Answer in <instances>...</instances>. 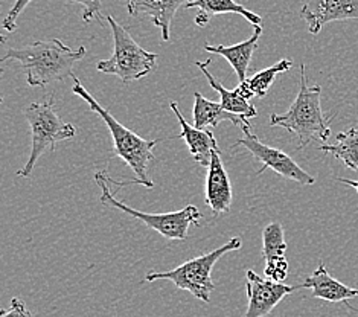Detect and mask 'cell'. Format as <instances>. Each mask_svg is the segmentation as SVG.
Masks as SVG:
<instances>
[{"instance_id":"6da1fadb","label":"cell","mask_w":358,"mask_h":317,"mask_svg":"<svg viewBox=\"0 0 358 317\" xmlns=\"http://www.w3.org/2000/svg\"><path fill=\"white\" fill-rule=\"evenodd\" d=\"M72 80H73L72 92L75 95H78L84 102H87L93 113H96L107 125L108 132L113 138L115 156L124 160L136 174L134 180H129V182L125 183L116 182L115 178L107 176L108 183L117 186L116 192L121 190V186H127V185H142V186H147L148 190H152V188H155V183H152V180L150 177V165L156 160L152 150H155L159 141H147L136 134L134 132L129 130V128L124 127L107 108L102 107L99 102L90 95L89 90L84 87L81 81L76 78L75 75L72 76Z\"/></svg>"},{"instance_id":"7a4b0ae2","label":"cell","mask_w":358,"mask_h":317,"mask_svg":"<svg viewBox=\"0 0 358 317\" xmlns=\"http://www.w3.org/2000/svg\"><path fill=\"white\" fill-rule=\"evenodd\" d=\"M86 57V48H71L59 38L40 40L22 48L8 49L2 62L20 63L31 87H45L52 81L72 78L73 64Z\"/></svg>"},{"instance_id":"3957f363","label":"cell","mask_w":358,"mask_h":317,"mask_svg":"<svg viewBox=\"0 0 358 317\" xmlns=\"http://www.w3.org/2000/svg\"><path fill=\"white\" fill-rule=\"evenodd\" d=\"M301 87L296 99L284 115H271L270 127L285 128L288 133L296 134L299 139L297 150L306 145L320 141L325 143L331 136V116L323 115L320 85H308L305 73V64L301 66Z\"/></svg>"},{"instance_id":"277c9868","label":"cell","mask_w":358,"mask_h":317,"mask_svg":"<svg viewBox=\"0 0 358 317\" xmlns=\"http://www.w3.org/2000/svg\"><path fill=\"white\" fill-rule=\"evenodd\" d=\"M107 22L115 40L113 55L107 59H99L96 69L101 73L117 76L124 84L138 81L155 71L157 67V54L143 49L127 28L116 22L113 15H107Z\"/></svg>"},{"instance_id":"5b68a950","label":"cell","mask_w":358,"mask_h":317,"mask_svg":"<svg viewBox=\"0 0 358 317\" xmlns=\"http://www.w3.org/2000/svg\"><path fill=\"white\" fill-rule=\"evenodd\" d=\"M241 238H232L226 244L215 248V251L186 261L173 270L150 272L145 281H171L177 288L189 291L194 297L209 304L210 293L215 290V284L212 281V270H214L215 264L220 261L221 256H224L229 252L238 251V248H241Z\"/></svg>"},{"instance_id":"8992f818","label":"cell","mask_w":358,"mask_h":317,"mask_svg":"<svg viewBox=\"0 0 358 317\" xmlns=\"http://www.w3.org/2000/svg\"><path fill=\"white\" fill-rule=\"evenodd\" d=\"M95 182L101 188L99 200L102 204L122 211L127 213V216L134 217L136 220L145 223V225H147L150 229L156 230V232H159L166 239H173V241H185V239H187L189 227L192 225L200 226V220L203 218V216L197 208L192 206V204H187L186 208H183L180 211H176V212L147 213V212H142V211L127 206L125 203L119 202L116 199L115 192L110 191V186L112 185L108 183L106 171H102V169L96 171Z\"/></svg>"},{"instance_id":"52a82bcc","label":"cell","mask_w":358,"mask_h":317,"mask_svg":"<svg viewBox=\"0 0 358 317\" xmlns=\"http://www.w3.org/2000/svg\"><path fill=\"white\" fill-rule=\"evenodd\" d=\"M23 115L31 127L32 145L29 159L17 176L29 177L41 154L48 150H55L58 142L72 139L76 134V128L69 122H64L57 115L54 108V95L46 97V99L41 102H34L27 110H23Z\"/></svg>"},{"instance_id":"ba28073f","label":"cell","mask_w":358,"mask_h":317,"mask_svg":"<svg viewBox=\"0 0 358 317\" xmlns=\"http://www.w3.org/2000/svg\"><path fill=\"white\" fill-rule=\"evenodd\" d=\"M236 147L245 148L255 159L262 162V167L258 171V174H262L264 171L270 168L275 171L276 174L293 180L296 183H301V185L315 183V178L306 173L302 167L297 165L293 160V157H289L284 151L261 142L257 134L253 133L244 134L241 139L236 141Z\"/></svg>"},{"instance_id":"9c48e42d","label":"cell","mask_w":358,"mask_h":317,"mask_svg":"<svg viewBox=\"0 0 358 317\" xmlns=\"http://www.w3.org/2000/svg\"><path fill=\"white\" fill-rule=\"evenodd\" d=\"M249 305L244 317H266L275 307L293 291L301 290V286H285L282 282H275L268 278H261L253 270L247 272L245 281Z\"/></svg>"},{"instance_id":"30bf717a","label":"cell","mask_w":358,"mask_h":317,"mask_svg":"<svg viewBox=\"0 0 358 317\" xmlns=\"http://www.w3.org/2000/svg\"><path fill=\"white\" fill-rule=\"evenodd\" d=\"M301 15L308 32L317 36L331 22L358 20V0H305Z\"/></svg>"},{"instance_id":"8fae6325","label":"cell","mask_w":358,"mask_h":317,"mask_svg":"<svg viewBox=\"0 0 358 317\" xmlns=\"http://www.w3.org/2000/svg\"><path fill=\"white\" fill-rule=\"evenodd\" d=\"M204 202L215 216L227 213L232 206V186L227 171L221 160V150L212 153V160L208 168L206 188H204Z\"/></svg>"},{"instance_id":"7c38bea8","label":"cell","mask_w":358,"mask_h":317,"mask_svg":"<svg viewBox=\"0 0 358 317\" xmlns=\"http://www.w3.org/2000/svg\"><path fill=\"white\" fill-rule=\"evenodd\" d=\"M125 2L130 15H148L152 24L160 29L164 41H168L177 10L192 0H125Z\"/></svg>"},{"instance_id":"4fadbf2b","label":"cell","mask_w":358,"mask_h":317,"mask_svg":"<svg viewBox=\"0 0 358 317\" xmlns=\"http://www.w3.org/2000/svg\"><path fill=\"white\" fill-rule=\"evenodd\" d=\"M301 287L311 288L314 297L322 299V301H327V302H332V304L343 302L345 305L351 308V310H354V308L349 305V299L358 297V288L348 287L342 284L340 281H337L336 278H332L323 262H320V265L314 270L311 276H308L302 282Z\"/></svg>"},{"instance_id":"5bb4252c","label":"cell","mask_w":358,"mask_h":317,"mask_svg":"<svg viewBox=\"0 0 358 317\" xmlns=\"http://www.w3.org/2000/svg\"><path fill=\"white\" fill-rule=\"evenodd\" d=\"M169 107H171V110L174 111L177 121H178V124H180V128H182L180 136H178V138L186 142L187 148H189L192 157L195 159L197 164H200L201 167L209 168L210 160H212V153H214L215 150H220L214 133L208 132V130H200V128H195V127L189 125V122H187L183 118L177 102L173 101L171 104H169Z\"/></svg>"},{"instance_id":"9a60e30c","label":"cell","mask_w":358,"mask_h":317,"mask_svg":"<svg viewBox=\"0 0 358 317\" xmlns=\"http://www.w3.org/2000/svg\"><path fill=\"white\" fill-rule=\"evenodd\" d=\"M194 98H195V102H194L192 118H194L195 128L206 130L208 127H218L221 122L229 121L234 125L240 127L244 132V134L252 133V125L249 122V119L238 116L235 113H230V111L221 107L220 102L209 101L204 98L201 93H195Z\"/></svg>"},{"instance_id":"2e32d148","label":"cell","mask_w":358,"mask_h":317,"mask_svg":"<svg viewBox=\"0 0 358 317\" xmlns=\"http://www.w3.org/2000/svg\"><path fill=\"white\" fill-rule=\"evenodd\" d=\"M261 34H262V27L258 24V27H253L252 36L241 43H236V45H232V46L206 45L204 46V50L226 58V62L234 67L238 80H240V83H243L247 80V72H249V66H250L255 50L258 49Z\"/></svg>"},{"instance_id":"e0dca14e","label":"cell","mask_w":358,"mask_h":317,"mask_svg":"<svg viewBox=\"0 0 358 317\" xmlns=\"http://www.w3.org/2000/svg\"><path fill=\"white\" fill-rule=\"evenodd\" d=\"M186 10H199L200 13L195 15V24L200 28L208 27V23L214 15L220 14H240L253 27H258L262 23V17L257 13L247 10L243 5L236 3L235 0H192L187 3Z\"/></svg>"},{"instance_id":"ac0fdd59","label":"cell","mask_w":358,"mask_h":317,"mask_svg":"<svg viewBox=\"0 0 358 317\" xmlns=\"http://www.w3.org/2000/svg\"><path fill=\"white\" fill-rule=\"evenodd\" d=\"M212 62L208 59V62H195V66L206 76L208 83L210 84V87L214 89L218 95H220V104L224 110L230 111V113H235L238 116H243L245 119H252L258 116V110L255 107L249 99L243 98L240 93H238L236 89L234 90H227L223 84H221L218 80H215L212 73L208 71V67Z\"/></svg>"},{"instance_id":"d6986e66","label":"cell","mask_w":358,"mask_h":317,"mask_svg":"<svg viewBox=\"0 0 358 317\" xmlns=\"http://www.w3.org/2000/svg\"><path fill=\"white\" fill-rule=\"evenodd\" d=\"M319 148L342 160L349 169L358 171V128H349L348 132L338 133L334 145L323 143Z\"/></svg>"},{"instance_id":"ffe728a7","label":"cell","mask_w":358,"mask_h":317,"mask_svg":"<svg viewBox=\"0 0 358 317\" xmlns=\"http://www.w3.org/2000/svg\"><path fill=\"white\" fill-rule=\"evenodd\" d=\"M287 243L284 237V227L280 223L273 221L262 230V260L271 261L285 256Z\"/></svg>"},{"instance_id":"44dd1931","label":"cell","mask_w":358,"mask_h":317,"mask_svg":"<svg viewBox=\"0 0 358 317\" xmlns=\"http://www.w3.org/2000/svg\"><path fill=\"white\" fill-rule=\"evenodd\" d=\"M292 66H293L292 59L284 58V59H280V62H278L276 64L267 67V69L257 72L253 76H250V78H247L245 81L250 85L252 92L255 93V97L264 98L267 95V92L270 90L271 84L275 83L276 76L279 73H284V72L292 69Z\"/></svg>"},{"instance_id":"7402d4cb","label":"cell","mask_w":358,"mask_h":317,"mask_svg":"<svg viewBox=\"0 0 358 317\" xmlns=\"http://www.w3.org/2000/svg\"><path fill=\"white\" fill-rule=\"evenodd\" d=\"M71 3H78L83 6V20L93 22L98 20L102 23V0H67Z\"/></svg>"},{"instance_id":"603a6c76","label":"cell","mask_w":358,"mask_h":317,"mask_svg":"<svg viewBox=\"0 0 358 317\" xmlns=\"http://www.w3.org/2000/svg\"><path fill=\"white\" fill-rule=\"evenodd\" d=\"M264 273H266V278L275 282L285 281V278L288 276V261L285 256L278 260L266 261V269H264Z\"/></svg>"},{"instance_id":"cb8c5ba5","label":"cell","mask_w":358,"mask_h":317,"mask_svg":"<svg viewBox=\"0 0 358 317\" xmlns=\"http://www.w3.org/2000/svg\"><path fill=\"white\" fill-rule=\"evenodd\" d=\"M32 2V0H15V3L13 5V8L8 13V15L5 17L3 20V28L8 32H14L17 29V19H19V15L27 10V6Z\"/></svg>"},{"instance_id":"d4e9b609","label":"cell","mask_w":358,"mask_h":317,"mask_svg":"<svg viewBox=\"0 0 358 317\" xmlns=\"http://www.w3.org/2000/svg\"><path fill=\"white\" fill-rule=\"evenodd\" d=\"M0 317H34V314L28 310V307L19 297H14L11 301L10 310L0 311Z\"/></svg>"},{"instance_id":"484cf974","label":"cell","mask_w":358,"mask_h":317,"mask_svg":"<svg viewBox=\"0 0 358 317\" xmlns=\"http://www.w3.org/2000/svg\"><path fill=\"white\" fill-rule=\"evenodd\" d=\"M340 183H345V185H348V186H352L354 190L358 192V180H351V178H342V177H338L337 178Z\"/></svg>"}]
</instances>
